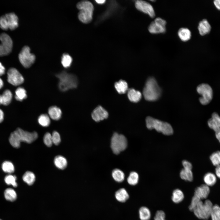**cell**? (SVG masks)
Instances as JSON below:
<instances>
[{"label": "cell", "instance_id": "1", "mask_svg": "<svg viewBox=\"0 0 220 220\" xmlns=\"http://www.w3.org/2000/svg\"><path fill=\"white\" fill-rule=\"evenodd\" d=\"M161 90L153 77H149L147 80L143 89V94L145 99L149 101H154L160 97Z\"/></svg>", "mask_w": 220, "mask_h": 220}, {"label": "cell", "instance_id": "2", "mask_svg": "<svg viewBox=\"0 0 220 220\" xmlns=\"http://www.w3.org/2000/svg\"><path fill=\"white\" fill-rule=\"evenodd\" d=\"M56 76L59 80V88L62 91L64 92L69 89L75 88L78 86V79L73 74L62 71L57 74Z\"/></svg>", "mask_w": 220, "mask_h": 220}, {"label": "cell", "instance_id": "3", "mask_svg": "<svg viewBox=\"0 0 220 220\" xmlns=\"http://www.w3.org/2000/svg\"><path fill=\"white\" fill-rule=\"evenodd\" d=\"M76 7L79 9L78 17L79 20L84 24L90 22L93 19L94 6L90 2L82 0L78 2Z\"/></svg>", "mask_w": 220, "mask_h": 220}, {"label": "cell", "instance_id": "4", "mask_svg": "<svg viewBox=\"0 0 220 220\" xmlns=\"http://www.w3.org/2000/svg\"><path fill=\"white\" fill-rule=\"evenodd\" d=\"M145 121L146 127L149 130L154 129L157 131L167 135H171L173 133L172 127L167 122H163L150 116L147 117Z\"/></svg>", "mask_w": 220, "mask_h": 220}, {"label": "cell", "instance_id": "5", "mask_svg": "<svg viewBox=\"0 0 220 220\" xmlns=\"http://www.w3.org/2000/svg\"><path fill=\"white\" fill-rule=\"evenodd\" d=\"M213 205L211 201L207 200L204 202L201 200L193 211L194 215L198 218L206 220L210 217Z\"/></svg>", "mask_w": 220, "mask_h": 220}, {"label": "cell", "instance_id": "6", "mask_svg": "<svg viewBox=\"0 0 220 220\" xmlns=\"http://www.w3.org/2000/svg\"><path fill=\"white\" fill-rule=\"evenodd\" d=\"M127 145V140L124 136L116 133L113 134L111 139V147L114 154H119L126 149Z\"/></svg>", "mask_w": 220, "mask_h": 220}, {"label": "cell", "instance_id": "7", "mask_svg": "<svg viewBox=\"0 0 220 220\" xmlns=\"http://www.w3.org/2000/svg\"><path fill=\"white\" fill-rule=\"evenodd\" d=\"M197 92L202 95L199 99L200 102L203 105L208 104L213 97V90L211 86L206 83H202L197 87Z\"/></svg>", "mask_w": 220, "mask_h": 220}, {"label": "cell", "instance_id": "8", "mask_svg": "<svg viewBox=\"0 0 220 220\" xmlns=\"http://www.w3.org/2000/svg\"><path fill=\"white\" fill-rule=\"evenodd\" d=\"M18 57L21 64L26 68L30 67L35 60V55L30 52V48L28 46L23 47L19 54Z\"/></svg>", "mask_w": 220, "mask_h": 220}, {"label": "cell", "instance_id": "9", "mask_svg": "<svg viewBox=\"0 0 220 220\" xmlns=\"http://www.w3.org/2000/svg\"><path fill=\"white\" fill-rule=\"evenodd\" d=\"M0 56H6L9 54L12 51L13 43L10 37L5 33L0 35Z\"/></svg>", "mask_w": 220, "mask_h": 220}, {"label": "cell", "instance_id": "10", "mask_svg": "<svg viewBox=\"0 0 220 220\" xmlns=\"http://www.w3.org/2000/svg\"><path fill=\"white\" fill-rule=\"evenodd\" d=\"M14 132L20 142L31 143L37 139L38 136L36 132H29L20 128H17Z\"/></svg>", "mask_w": 220, "mask_h": 220}, {"label": "cell", "instance_id": "11", "mask_svg": "<svg viewBox=\"0 0 220 220\" xmlns=\"http://www.w3.org/2000/svg\"><path fill=\"white\" fill-rule=\"evenodd\" d=\"M7 81L14 86H18L22 84L24 81L23 77L15 68L9 69L7 73Z\"/></svg>", "mask_w": 220, "mask_h": 220}, {"label": "cell", "instance_id": "12", "mask_svg": "<svg viewBox=\"0 0 220 220\" xmlns=\"http://www.w3.org/2000/svg\"><path fill=\"white\" fill-rule=\"evenodd\" d=\"M136 8L138 10L148 14L151 18L155 16L154 9L149 3L143 0H137L135 3Z\"/></svg>", "mask_w": 220, "mask_h": 220}, {"label": "cell", "instance_id": "13", "mask_svg": "<svg viewBox=\"0 0 220 220\" xmlns=\"http://www.w3.org/2000/svg\"><path fill=\"white\" fill-rule=\"evenodd\" d=\"M108 115V112L101 106L96 107L91 114L92 119L96 122H99L106 119Z\"/></svg>", "mask_w": 220, "mask_h": 220}, {"label": "cell", "instance_id": "14", "mask_svg": "<svg viewBox=\"0 0 220 220\" xmlns=\"http://www.w3.org/2000/svg\"><path fill=\"white\" fill-rule=\"evenodd\" d=\"M210 193L209 186L205 184H202L197 187L195 189L194 195L202 200L206 199Z\"/></svg>", "mask_w": 220, "mask_h": 220}, {"label": "cell", "instance_id": "15", "mask_svg": "<svg viewBox=\"0 0 220 220\" xmlns=\"http://www.w3.org/2000/svg\"><path fill=\"white\" fill-rule=\"evenodd\" d=\"M5 15L9 29L12 30L16 29L18 25L17 16L14 13H7Z\"/></svg>", "mask_w": 220, "mask_h": 220}, {"label": "cell", "instance_id": "16", "mask_svg": "<svg viewBox=\"0 0 220 220\" xmlns=\"http://www.w3.org/2000/svg\"><path fill=\"white\" fill-rule=\"evenodd\" d=\"M198 28L200 35L204 36L210 33L211 27L207 20L204 19L200 22Z\"/></svg>", "mask_w": 220, "mask_h": 220}, {"label": "cell", "instance_id": "17", "mask_svg": "<svg viewBox=\"0 0 220 220\" xmlns=\"http://www.w3.org/2000/svg\"><path fill=\"white\" fill-rule=\"evenodd\" d=\"M115 196L116 199L121 203L125 202L129 198L128 193L123 188L117 190L115 192Z\"/></svg>", "mask_w": 220, "mask_h": 220}, {"label": "cell", "instance_id": "18", "mask_svg": "<svg viewBox=\"0 0 220 220\" xmlns=\"http://www.w3.org/2000/svg\"><path fill=\"white\" fill-rule=\"evenodd\" d=\"M49 116L54 120H59L61 117L62 112L61 109L56 106H52L48 110Z\"/></svg>", "mask_w": 220, "mask_h": 220}, {"label": "cell", "instance_id": "19", "mask_svg": "<svg viewBox=\"0 0 220 220\" xmlns=\"http://www.w3.org/2000/svg\"><path fill=\"white\" fill-rule=\"evenodd\" d=\"M127 96L129 100L131 102L136 103L141 99L142 97L141 93L139 91L133 88L128 90Z\"/></svg>", "mask_w": 220, "mask_h": 220}, {"label": "cell", "instance_id": "20", "mask_svg": "<svg viewBox=\"0 0 220 220\" xmlns=\"http://www.w3.org/2000/svg\"><path fill=\"white\" fill-rule=\"evenodd\" d=\"M12 94L9 90H5L2 95H0V105H9L12 101Z\"/></svg>", "mask_w": 220, "mask_h": 220}, {"label": "cell", "instance_id": "21", "mask_svg": "<svg viewBox=\"0 0 220 220\" xmlns=\"http://www.w3.org/2000/svg\"><path fill=\"white\" fill-rule=\"evenodd\" d=\"M178 34L180 39L183 42H186L189 40L191 37V33L188 28H180Z\"/></svg>", "mask_w": 220, "mask_h": 220}, {"label": "cell", "instance_id": "22", "mask_svg": "<svg viewBox=\"0 0 220 220\" xmlns=\"http://www.w3.org/2000/svg\"><path fill=\"white\" fill-rule=\"evenodd\" d=\"M54 163L57 167L61 170L65 169L67 165V161L66 159L64 156L61 155L57 156L55 157Z\"/></svg>", "mask_w": 220, "mask_h": 220}, {"label": "cell", "instance_id": "23", "mask_svg": "<svg viewBox=\"0 0 220 220\" xmlns=\"http://www.w3.org/2000/svg\"><path fill=\"white\" fill-rule=\"evenodd\" d=\"M148 29L149 32L153 34L164 33L166 31V27L157 24L154 21L151 22Z\"/></svg>", "mask_w": 220, "mask_h": 220}, {"label": "cell", "instance_id": "24", "mask_svg": "<svg viewBox=\"0 0 220 220\" xmlns=\"http://www.w3.org/2000/svg\"><path fill=\"white\" fill-rule=\"evenodd\" d=\"M115 87L117 91L120 94L126 93L128 90V84L125 80H120L115 84Z\"/></svg>", "mask_w": 220, "mask_h": 220}, {"label": "cell", "instance_id": "25", "mask_svg": "<svg viewBox=\"0 0 220 220\" xmlns=\"http://www.w3.org/2000/svg\"><path fill=\"white\" fill-rule=\"evenodd\" d=\"M204 181L206 185L208 186H212L216 183V177L213 173L208 172L204 175Z\"/></svg>", "mask_w": 220, "mask_h": 220}, {"label": "cell", "instance_id": "26", "mask_svg": "<svg viewBox=\"0 0 220 220\" xmlns=\"http://www.w3.org/2000/svg\"><path fill=\"white\" fill-rule=\"evenodd\" d=\"M184 197V193L181 190L176 189L173 191L171 199L174 203L178 204L181 202L183 200Z\"/></svg>", "mask_w": 220, "mask_h": 220}, {"label": "cell", "instance_id": "27", "mask_svg": "<svg viewBox=\"0 0 220 220\" xmlns=\"http://www.w3.org/2000/svg\"><path fill=\"white\" fill-rule=\"evenodd\" d=\"M139 217L141 220H149L151 213L149 209L145 206L141 207L139 210Z\"/></svg>", "mask_w": 220, "mask_h": 220}, {"label": "cell", "instance_id": "28", "mask_svg": "<svg viewBox=\"0 0 220 220\" xmlns=\"http://www.w3.org/2000/svg\"><path fill=\"white\" fill-rule=\"evenodd\" d=\"M181 178L185 180L191 182L193 179V175L192 170L183 168L180 173Z\"/></svg>", "mask_w": 220, "mask_h": 220}, {"label": "cell", "instance_id": "29", "mask_svg": "<svg viewBox=\"0 0 220 220\" xmlns=\"http://www.w3.org/2000/svg\"><path fill=\"white\" fill-rule=\"evenodd\" d=\"M23 181L29 185H32L35 182V176L33 173L30 171L26 172L22 177Z\"/></svg>", "mask_w": 220, "mask_h": 220}, {"label": "cell", "instance_id": "30", "mask_svg": "<svg viewBox=\"0 0 220 220\" xmlns=\"http://www.w3.org/2000/svg\"><path fill=\"white\" fill-rule=\"evenodd\" d=\"M5 198L8 201L13 202L17 198V194L15 191L11 188H8L6 189L4 192Z\"/></svg>", "mask_w": 220, "mask_h": 220}, {"label": "cell", "instance_id": "31", "mask_svg": "<svg viewBox=\"0 0 220 220\" xmlns=\"http://www.w3.org/2000/svg\"><path fill=\"white\" fill-rule=\"evenodd\" d=\"M112 176L113 179L116 182H121L123 181L125 178L124 173L118 169H114L112 171Z\"/></svg>", "mask_w": 220, "mask_h": 220}, {"label": "cell", "instance_id": "32", "mask_svg": "<svg viewBox=\"0 0 220 220\" xmlns=\"http://www.w3.org/2000/svg\"><path fill=\"white\" fill-rule=\"evenodd\" d=\"M15 98L18 101H22L27 97V92L23 87H18L15 92Z\"/></svg>", "mask_w": 220, "mask_h": 220}, {"label": "cell", "instance_id": "33", "mask_svg": "<svg viewBox=\"0 0 220 220\" xmlns=\"http://www.w3.org/2000/svg\"><path fill=\"white\" fill-rule=\"evenodd\" d=\"M38 123L42 127H47L50 123V117L46 114H42L38 117Z\"/></svg>", "mask_w": 220, "mask_h": 220}, {"label": "cell", "instance_id": "34", "mask_svg": "<svg viewBox=\"0 0 220 220\" xmlns=\"http://www.w3.org/2000/svg\"><path fill=\"white\" fill-rule=\"evenodd\" d=\"M2 167L3 170L6 173L11 174L14 171V167L13 163L10 161H6L2 164Z\"/></svg>", "mask_w": 220, "mask_h": 220}, {"label": "cell", "instance_id": "35", "mask_svg": "<svg viewBox=\"0 0 220 220\" xmlns=\"http://www.w3.org/2000/svg\"><path fill=\"white\" fill-rule=\"evenodd\" d=\"M210 217L212 220H220V207L219 205H213Z\"/></svg>", "mask_w": 220, "mask_h": 220}, {"label": "cell", "instance_id": "36", "mask_svg": "<svg viewBox=\"0 0 220 220\" xmlns=\"http://www.w3.org/2000/svg\"><path fill=\"white\" fill-rule=\"evenodd\" d=\"M72 59V57L67 53L63 54L61 60V63L63 66L65 68H68L71 65Z\"/></svg>", "mask_w": 220, "mask_h": 220}, {"label": "cell", "instance_id": "37", "mask_svg": "<svg viewBox=\"0 0 220 220\" xmlns=\"http://www.w3.org/2000/svg\"><path fill=\"white\" fill-rule=\"evenodd\" d=\"M9 141L10 144L13 147L16 148L20 147L21 142L18 139L14 131L11 133L9 138Z\"/></svg>", "mask_w": 220, "mask_h": 220}, {"label": "cell", "instance_id": "38", "mask_svg": "<svg viewBox=\"0 0 220 220\" xmlns=\"http://www.w3.org/2000/svg\"><path fill=\"white\" fill-rule=\"evenodd\" d=\"M139 175L138 174L134 171L131 172L127 178L128 183L131 185H136L138 182Z\"/></svg>", "mask_w": 220, "mask_h": 220}, {"label": "cell", "instance_id": "39", "mask_svg": "<svg viewBox=\"0 0 220 220\" xmlns=\"http://www.w3.org/2000/svg\"><path fill=\"white\" fill-rule=\"evenodd\" d=\"M16 177L15 175L9 174L6 175L4 178L5 182L8 185H12L14 187L17 186L16 182Z\"/></svg>", "mask_w": 220, "mask_h": 220}, {"label": "cell", "instance_id": "40", "mask_svg": "<svg viewBox=\"0 0 220 220\" xmlns=\"http://www.w3.org/2000/svg\"><path fill=\"white\" fill-rule=\"evenodd\" d=\"M210 160L212 164L216 167L220 165V151H217L210 156Z\"/></svg>", "mask_w": 220, "mask_h": 220}, {"label": "cell", "instance_id": "41", "mask_svg": "<svg viewBox=\"0 0 220 220\" xmlns=\"http://www.w3.org/2000/svg\"><path fill=\"white\" fill-rule=\"evenodd\" d=\"M43 140L44 144L48 147H51L53 144L52 135L50 133L47 132L45 134Z\"/></svg>", "mask_w": 220, "mask_h": 220}, {"label": "cell", "instance_id": "42", "mask_svg": "<svg viewBox=\"0 0 220 220\" xmlns=\"http://www.w3.org/2000/svg\"><path fill=\"white\" fill-rule=\"evenodd\" d=\"M51 135L53 144L56 145H59L61 141V138L59 134L56 131H54Z\"/></svg>", "mask_w": 220, "mask_h": 220}, {"label": "cell", "instance_id": "43", "mask_svg": "<svg viewBox=\"0 0 220 220\" xmlns=\"http://www.w3.org/2000/svg\"><path fill=\"white\" fill-rule=\"evenodd\" d=\"M201 200L198 197L194 195L192 199L190 204L189 207V209L193 211L198 203Z\"/></svg>", "mask_w": 220, "mask_h": 220}, {"label": "cell", "instance_id": "44", "mask_svg": "<svg viewBox=\"0 0 220 220\" xmlns=\"http://www.w3.org/2000/svg\"><path fill=\"white\" fill-rule=\"evenodd\" d=\"M0 27L3 30L9 29L5 15H3L0 17Z\"/></svg>", "mask_w": 220, "mask_h": 220}, {"label": "cell", "instance_id": "45", "mask_svg": "<svg viewBox=\"0 0 220 220\" xmlns=\"http://www.w3.org/2000/svg\"><path fill=\"white\" fill-rule=\"evenodd\" d=\"M165 214L162 210L158 211L156 213L154 218V220H166Z\"/></svg>", "mask_w": 220, "mask_h": 220}, {"label": "cell", "instance_id": "46", "mask_svg": "<svg viewBox=\"0 0 220 220\" xmlns=\"http://www.w3.org/2000/svg\"><path fill=\"white\" fill-rule=\"evenodd\" d=\"M207 123L209 127L213 130L215 133L220 130V128L215 123L211 118L208 120Z\"/></svg>", "mask_w": 220, "mask_h": 220}, {"label": "cell", "instance_id": "47", "mask_svg": "<svg viewBox=\"0 0 220 220\" xmlns=\"http://www.w3.org/2000/svg\"><path fill=\"white\" fill-rule=\"evenodd\" d=\"M211 118L215 123L220 128V117L216 112L213 113Z\"/></svg>", "mask_w": 220, "mask_h": 220}, {"label": "cell", "instance_id": "48", "mask_svg": "<svg viewBox=\"0 0 220 220\" xmlns=\"http://www.w3.org/2000/svg\"><path fill=\"white\" fill-rule=\"evenodd\" d=\"M154 22L156 24H158L162 27H166V21L164 19L160 18L157 17L156 18Z\"/></svg>", "mask_w": 220, "mask_h": 220}, {"label": "cell", "instance_id": "49", "mask_svg": "<svg viewBox=\"0 0 220 220\" xmlns=\"http://www.w3.org/2000/svg\"><path fill=\"white\" fill-rule=\"evenodd\" d=\"M182 164L184 168L192 169V165L189 162L186 160H184L182 162Z\"/></svg>", "mask_w": 220, "mask_h": 220}, {"label": "cell", "instance_id": "50", "mask_svg": "<svg viewBox=\"0 0 220 220\" xmlns=\"http://www.w3.org/2000/svg\"><path fill=\"white\" fill-rule=\"evenodd\" d=\"M213 3L216 8L220 10V0H215Z\"/></svg>", "mask_w": 220, "mask_h": 220}, {"label": "cell", "instance_id": "51", "mask_svg": "<svg viewBox=\"0 0 220 220\" xmlns=\"http://www.w3.org/2000/svg\"><path fill=\"white\" fill-rule=\"evenodd\" d=\"M215 172L216 176L220 178V165L216 167Z\"/></svg>", "mask_w": 220, "mask_h": 220}, {"label": "cell", "instance_id": "52", "mask_svg": "<svg viewBox=\"0 0 220 220\" xmlns=\"http://www.w3.org/2000/svg\"><path fill=\"white\" fill-rule=\"evenodd\" d=\"M5 68L0 62V76L4 75L5 73Z\"/></svg>", "mask_w": 220, "mask_h": 220}, {"label": "cell", "instance_id": "53", "mask_svg": "<svg viewBox=\"0 0 220 220\" xmlns=\"http://www.w3.org/2000/svg\"><path fill=\"white\" fill-rule=\"evenodd\" d=\"M4 113L3 111L0 109V123L2 122L4 119Z\"/></svg>", "mask_w": 220, "mask_h": 220}, {"label": "cell", "instance_id": "54", "mask_svg": "<svg viewBox=\"0 0 220 220\" xmlns=\"http://www.w3.org/2000/svg\"><path fill=\"white\" fill-rule=\"evenodd\" d=\"M215 136L217 139L220 143V130L218 132L215 133Z\"/></svg>", "mask_w": 220, "mask_h": 220}, {"label": "cell", "instance_id": "55", "mask_svg": "<svg viewBox=\"0 0 220 220\" xmlns=\"http://www.w3.org/2000/svg\"><path fill=\"white\" fill-rule=\"evenodd\" d=\"M95 1L97 4H103L105 2V0H97Z\"/></svg>", "mask_w": 220, "mask_h": 220}, {"label": "cell", "instance_id": "56", "mask_svg": "<svg viewBox=\"0 0 220 220\" xmlns=\"http://www.w3.org/2000/svg\"><path fill=\"white\" fill-rule=\"evenodd\" d=\"M3 82L2 79L0 78V89H1L3 86Z\"/></svg>", "mask_w": 220, "mask_h": 220}, {"label": "cell", "instance_id": "57", "mask_svg": "<svg viewBox=\"0 0 220 220\" xmlns=\"http://www.w3.org/2000/svg\"><path fill=\"white\" fill-rule=\"evenodd\" d=\"M0 220H2L1 219H0Z\"/></svg>", "mask_w": 220, "mask_h": 220}]
</instances>
